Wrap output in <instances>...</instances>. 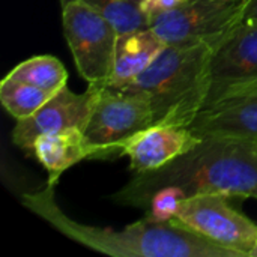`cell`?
I'll list each match as a JSON object with an SVG mask.
<instances>
[{"mask_svg": "<svg viewBox=\"0 0 257 257\" xmlns=\"http://www.w3.org/2000/svg\"><path fill=\"white\" fill-rule=\"evenodd\" d=\"M169 185L179 187L187 197L221 194L257 199V142L205 136L191 151L164 167L134 173L108 199L120 206L148 211L155 191Z\"/></svg>", "mask_w": 257, "mask_h": 257, "instance_id": "1", "label": "cell"}, {"mask_svg": "<svg viewBox=\"0 0 257 257\" xmlns=\"http://www.w3.org/2000/svg\"><path fill=\"white\" fill-rule=\"evenodd\" d=\"M56 182L24 193L21 203L68 239L101 254L113 257H238L191 230L172 221H157L148 214L123 229L99 227L69 218L57 205Z\"/></svg>", "mask_w": 257, "mask_h": 257, "instance_id": "2", "label": "cell"}, {"mask_svg": "<svg viewBox=\"0 0 257 257\" xmlns=\"http://www.w3.org/2000/svg\"><path fill=\"white\" fill-rule=\"evenodd\" d=\"M214 48L206 42L166 45L145 72L120 89L148 96L154 123L190 126L209 96Z\"/></svg>", "mask_w": 257, "mask_h": 257, "instance_id": "3", "label": "cell"}, {"mask_svg": "<svg viewBox=\"0 0 257 257\" xmlns=\"http://www.w3.org/2000/svg\"><path fill=\"white\" fill-rule=\"evenodd\" d=\"M154 125L148 96L102 84L83 133L93 148L92 160L122 155V146L137 133Z\"/></svg>", "mask_w": 257, "mask_h": 257, "instance_id": "4", "label": "cell"}, {"mask_svg": "<svg viewBox=\"0 0 257 257\" xmlns=\"http://www.w3.org/2000/svg\"><path fill=\"white\" fill-rule=\"evenodd\" d=\"M62 24L80 77L89 84H107L114 66L116 27L80 0L62 5Z\"/></svg>", "mask_w": 257, "mask_h": 257, "instance_id": "5", "label": "cell"}, {"mask_svg": "<svg viewBox=\"0 0 257 257\" xmlns=\"http://www.w3.org/2000/svg\"><path fill=\"white\" fill-rule=\"evenodd\" d=\"M242 23V0H185L149 20L166 45L211 44L217 47Z\"/></svg>", "mask_w": 257, "mask_h": 257, "instance_id": "6", "label": "cell"}, {"mask_svg": "<svg viewBox=\"0 0 257 257\" xmlns=\"http://www.w3.org/2000/svg\"><path fill=\"white\" fill-rule=\"evenodd\" d=\"M229 199L221 194L187 197L173 221L238 257H250L257 241V224L235 209Z\"/></svg>", "mask_w": 257, "mask_h": 257, "instance_id": "7", "label": "cell"}, {"mask_svg": "<svg viewBox=\"0 0 257 257\" xmlns=\"http://www.w3.org/2000/svg\"><path fill=\"white\" fill-rule=\"evenodd\" d=\"M257 84V24H238L215 48L206 105Z\"/></svg>", "mask_w": 257, "mask_h": 257, "instance_id": "8", "label": "cell"}, {"mask_svg": "<svg viewBox=\"0 0 257 257\" xmlns=\"http://www.w3.org/2000/svg\"><path fill=\"white\" fill-rule=\"evenodd\" d=\"M102 84H89L83 93H75L68 86L56 92L32 116L17 120L12 130V142L26 152H32L33 142L45 134H54L71 128L83 130Z\"/></svg>", "mask_w": 257, "mask_h": 257, "instance_id": "9", "label": "cell"}, {"mask_svg": "<svg viewBox=\"0 0 257 257\" xmlns=\"http://www.w3.org/2000/svg\"><path fill=\"white\" fill-rule=\"evenodd\" d=\"M200 136L190 126L172 123H154L133 136L122 146V155L128 157L134 173L157 170L191 151Z\"/></svg>", "mask_w": 257, "mask_h": 257, "instance_id": "10", "label": "cell"}, {"mask_svg": "<svg viewBox=\"0 0 257 257\" xmlns=\"http://www.w3.org/2000/svg\"><path fill=\"white\" fill-rule=\"evenodd\" d=\"M190 128L200 137L223 136L257 142V84L205 105Z\"/></svg>", "mask_w": 257, "mask_h": 257, "instance_id": "11", "label": "cell"}, {"mask_svg": "<svg viewBox=\"0 0 257 257\" xmlns=\"http://www.w3.org/2000/svg\"><path fill=\"white\" fill-rule=\"evenodd\" d=\"M164 48L166 42L151 27L120 33L116 42L113 72L107 86L120 87L136 80L152 65Z\"/></svg>", "mask_w": 257, "mask_h": 257, "instance_id": "12", "label": "cell"}, {"mask_svg": "<svg viewBox=\"0 0 257 257\" xmlns=\"http://www.w3.org/2000/svg\"><path fill=\"white\" fill-rule=\"evenodd\" d=\"M36 161L50 173L51 182L59 181L72 166L93 158V148L87 142L83 130L71 128L54 134H45L33 142L32 152Z\"/></svg>", "mask_w": 257, "mask_h": 257, "instance_id": "13", "label": "cell"}, {"mask_svg": "<svg viewBox=\"0 0 257 257\" xmlns=\"http://www.w3.org/2000/svg\"><path fill=\"white\" fill-rule=\"evenodd\" d=\"M8 77L50 92H59L66 86L68 71L57 57L42 54L20 62L8 72Z\"/></svg>", "mask_w": 257, "mask_h": 257, "instance_id": "14", "label": "cell"}, {"mask_svg": "<svg viewBox=\"0 0 257 257\" xmlns=\"http://www.w3.org/2000/svg\"><path fill=\"white\" fill-rule=\"evenodd\" d=\"M54 93L56 92L32 86L8 75L0 83V102L15 120H21L32 116Z\"/></svg>", "mask_w": 257, "mask_h": 257, "instance_id": "15", "label": "cell"}, {"mask_svg": "<svg viewBox=\"0 0 257 257\" xmlns=\"http://www.w3.org/2000/svg\"><path fill=\"white\" fill-rule=\"evenodd\" d=\"M72 0H60L65 5ZM104 18H107L117 30V33H126L149 27V18L140 8V0H80Z\"/></svg>", "mask_w": 257, "mask_h": 257, "instance_id": "16", "label": "cell"}, {"mask_svg": "<svg viewBox=\"0 0 257 257\" xmlns=\"http://www.w3.org/2000/svg\"><path fill=\"white\" fill-rule=\"evenodd\" d=\"M184 199H187V194L179 187H163L152 196L146 214L157 221H172L176 217Z\"/></svg>", "mask_w": 257, "mask_h": 257, "instance_id": "17", "label": "cell"}, {"mask_svg": "<svg viewBox=\"0 0 257 257\" xmlns=\"http://www.w3.org/2000/svg\"><path fill=\"white\" fill-rule=\"evenodd\" d=\"M185 0H140V8L145 15L151 20L152 17L167 12L176 6H179Z\"/></svg>", "mask_w": 257, "mask_h": 257, "instance_id": "18", "label": "cell"}, {"mask_svg": "<svg viewBox=\"0 0 257 257\" xmlns=\"http://www.w3.org/2000/svg\"><path fill=\"white\" fill-rule=\"evenodd\" d=\"M242 21L257 24V0H242Z\"/></svg>", "mask_w": 257, "mask_h": 257, "instance_id": "19", "label": "cell"}, {"mask_svg": "<svg viewBox=\"0 0 257 257\" xmlns=\"http://www.w3.org/2000/svg\"><path fill=\"white\" fill-rule=\"evenodd\" d=\"M250 257H257V241H256L254 248H253V250H251V253H250Z\"/></svg>", "mask_w": 257, "mask_h": 257, "instance_id": "20", "label": "cell"}]
</instances>
